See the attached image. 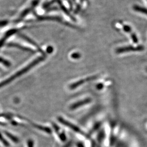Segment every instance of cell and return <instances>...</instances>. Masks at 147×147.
I'll use <instances>...</instances> for the list:
<instances>
[{"mask_svg":"<svg viewBox=\"0 0 147 147\" xmlns=\"http://www.w3.org/2000/svg\"><path fill=\"white\" fill-rule=\"evenodd\" d=\"M58 120L59 121L60 123H62L63 124L65 125V126L68 127L70 129H72V130H74L75 131L78 132V133H83L82 131L78 128V127L75 126L72 123H70L69 122L67 121L64 119H63L62 117H59L58 118Z\"/></svg>","mask_w":147,"mask_h":147,"instance_id":"obj_2","label":"cell"},{"mask_svg":"<svg viewBox=\"0 0 147 147\" xmlns=\"http://www.w3.org/2000/svg\"><path fill=\"white\" fill-rule=\"evenodd\" d=\"M0 63L6 67H9L11 65L10 63L8 61L4 59L3 58H1V57H0Z\"/></svg>","mask_w":147,"mask_h":147,"instance_id":"obj_8","label":"cell"},{"mask_svg":"<svg viewBox=\"0 0 147 147\" xmlns=\"http://www.w3.org/2000/svg\"><path fill=\"white\" fill-rule=\"evenodd\" d=\"M35 127H36L37 129H39L40 130H43L44 131L47 132H50L51 130L50 129H49L48 127H42V126H39V125H34Z\"/></svg>","mask_w":147,"mask_h":147,"instance_id":"obj_6","label":"cell"},{"mask_svg":"<svg viewBox=\"0 0 147 147\" xmlns=\"http://www.w3.org/2000/svg\"><path fill=\"white\" fill-rule=\"evenodd\" d=\"M0 142H1V143H3V145H4V146H6V147H9V146H10L9 143L7 142V140H6L4 139V138L3 137L1 133H0Z\"/></svg>","mask_w":147,"mask_h":147,"instance_id":"obj_7","label":"cell"},{"mask_svg":"<svg viewBox=\"0 0 147 147\" xmlns=\"http://www.w3.org/2000/svg\"><path fill=\"white\" fill-rule=\"evenodd\" d=\"M5 134L12 141H13L15 143H17L18 142V139H17V138L13 136L11 134L9 133H8V132H5Z\"/></svg>","mask_w":147,"mask_h":147,"instance_id":"obj_5","label":"cell"},{"mask_svg":"<svg viewBox=\"0 0 147 147\" xmlns=\"http://www.w3.org/2000/svg\"><path fill=\"white\" fill-rule=\"evenodd\" d=\"M28 147H33V142L32 140H29L28 142Z\"/></svg>","mask_w":147,"mask_h":147,"instance_id":"obj_9","label":"cell"},{"mask_svg":"<svg viewBox=\"0 0 147 147\" xmlns=\"http://www.w3.org/2000/svg\"><path fill=\"white\" fill-rule=\"evenodd\" d=\"M44 59L45 58L44 57H38L37 58H36V59H34L33 62H32L26 67L22 68L21 70H20V71H18L16 73L14 74V75L10 76V78H8L5 79L3 82L0 83V88H2L3 86H5L6 85L10 83L11 81L14 80V79L17 78L19 76H21L27 72L28 71H29V70L33 68V67L37 65L38 63L42 62V60H44Z\"/></svg>","mask_w":147,"mask_h":147,"instance_id":"obj_1","label":"cell"},{"mask_svg":"<svg viewBox=\"0 0 147 147\" xmlns=\"http://www.w3.org/2000/svg\"><path fill=\"white\" fill-rule=\"evenodd\" d=\"M95 78H96V76H91V77L88 78H87L82 79V80L78 81V82H76V83L72 84V85H70V88L71 89H75L76 88H78V86H80V85L85 83L86 82H88L89 81L92 80H93V79H95Z\"/></svg>","mask_w":147,"mask_h":147,"instance_id":"obj_3","label":"cell"},{"mask_svg":"<svg viewBox=\"0 0 147 147\" xmlns=\"http://www.w3.org/2000/svg\"><path fill=\"white\" fill-rule=\"evenodd\" d=\"M91 99L90 98H87V99H84L83 100L80 101L79 102H76V103L73 104L71 107H70V109L72 110L76 109L77 108L83 106V105H86L87 104L91 102Z\"/></svg>","mask_w":147,"mask_h":147,"instance_id":"obj_4","label":"cell"}]
</instances>
